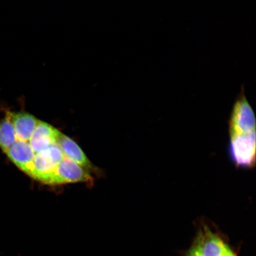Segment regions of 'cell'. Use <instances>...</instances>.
<instances>
[{
    "label": "cell",
    "instance_id": "cell-2",
    "mask_svg": "<svg viewBox=\"0 0 256 256\" xmlns=\"http://www.w3.org/2000/svg\"><path fill=\"white\" fill-rule=\"evenodd\" d=\"M228 155L236 168H252L256 164V132L230 136Z\"/></svg>",
    "mask_w": 256,
    "mask_h": 256
},
{
    "label": "cell",
    "instance_id": "cell-3",
    "mask_svg": "<svg viewBox=\"0 0 256 256\" xmlns=\"http://www.w3.org/2000/svg\"><path fill=\"white\" fill-rule=\"evenodd\" d=\"M242 89L234 104L228 121L230 136L256 132L254 112Z\"/></svg>",
    "mask_w": 256,
    "mask_h": 256
},
{
    "label": "cell",
    "instance_id": "cell-1",
    "mask_svg": "<svg viewBox=\"0 0 256 256\" xmlns=\"http://www.w3.org/2000/svg\"><path fill=\"white\" fill-rule=\"evenodd\" d=\"M0 149L20 171L50 186L92 184L94 168L74 140L28 112L8 111Z\"/></svg>",
    "mask_w": 256,
    "mask_h": 256
},
{
    "label": "cell",
    "instance_id": "cell-6",
    "mask_svg": "<svg viewBox=\"0 0 256 256\" xmlns=\"http://www.w3.org/2000/svg\"><path fill=\"white\" fill-rule=\"evenodd\" d=\"M223 256H236L234 252L230 250V248L226 246V251L224 252Z\"/></svg>",
    "mask_w": 256,
    "mask_h": 256
},
{
    "label": "cell",
    "instance_id": "cell-5",
    "mask_svg": "<svg viewBox=\"0 0 256 256\" xmlns=\"http://www.w3.org/2000/svg\"><path fill=\"white\" fill-rule=\"evenodd\" d=\"M187 256H200L195 245L191 248Z\"/></svg>",
    "mask_w": 256,
    "mask_h": 256
},
{
    "label": "cell",
    "instance_id": "cell-4",
    "mask_svg": "<svg viewBox=\"0 0 256 256\" xmlns=\"http://www.w3.org/2000/svg\"><path fill=\"white\" fill-rule=\"evenodd\" d=\"M200 256H223L226 245L206 227L194 244Z\"/></svg>",
    "mask_w": 256,
    "mask_h": 256
}]
</instances>
